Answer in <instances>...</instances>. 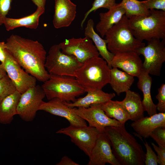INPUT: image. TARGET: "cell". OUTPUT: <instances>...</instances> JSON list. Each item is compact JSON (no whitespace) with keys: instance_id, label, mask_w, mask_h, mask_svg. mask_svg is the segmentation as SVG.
<instances>
[{"instance_id":"6da1fadb","label":"cell","mask_w":165,"mask_h":165,"mask_svg":"<svg viewBox=\"0 0 165 165\" xmlns=\"http://www.w3.org/2000/svg\"><path fill=\"white\" fill-rule=\"evenodd\" d=\"M5 49L27 73L44 82L50 74L45 67L46 52L37 41L12 34L6 39Z\"/></svg>"},{"instance_id":"7a4b0ae2","label":"cell","mask_w":165,"mask_h":165,"mask_svg":"<svg viewBox=\"0 0 165 165\" xmlns=\"http://www.w3.org/2000/svg\"><path fill=\"white\" fill-rule=\"evenodd\" d=\"M112 152L121 165H144L145 153L142 146L129 133L125 124L105 128Z\"/></svg>"},{"instance_id":"3957f363","label":"cell","mask_w":165,"mask_h":165,"mask_svg":"<svg viewBox=\"0 0 165 165\" xmlns=\"http://www.w3.org/2000/svg\"><path fill=\"white\" fill-rule=\"evenodd\" d=\"M147 15H134L129 18L134 36L141 42L153 38L165 39V11L149 9Z\"/></svg>"},{"instance_id":"277c9868","label":"cell","mask_w":165,"mask_h":165,"mask_svg":"<svg viewBox=\"0 0 165 165\" xmlns=\"http://www.w3.org/2000/svg\"><path fill=\"white\" fill-rule=\"evenodd\" d=\"M110 69L107 62L99 57L82 63L75 72V77L86 92L91 89H102L110 80Z\"/></svg>"},{"instance_id":"5b68a950","label":"cell","mask_w":165,"mask_h":165,"mask_svg":"<svg viewBox=\"0 0 165 165\" xmlns=\"http://www.w3.org/2000/svg\"><path fill=\"white\" fill-rule=\"evenodd\" d=\"M108 50L114 54L128 52H136L145 46L134 36L129 18L124 15L121 20L106 32L105 35Z\"/></svg>"},{"instance_id":"8992f818","label":"cell","mask_w":165,"mask_h":165,"mask_svg":"<svg viewBox=\"0 0 165 165\" xmlns=\"http://www.w3.org/2000/svg\"><path fill=\"white\" fill-rule=\"evenodd\" d=\"M47 99L57 98L63 102H73L86 92L74 76L50 74L41 86Z\"/></svg>"},{"instance_id":"52a82bcc","label":"cell","mask_w":165,"mask_h":165,"mask_svg":"<svg viewBox=\"0 0 165 165\" xmlns=\"http://www.w3.org/2000/svg\"><path fill=\"white\" fill-rule=\"evenodd\" d=\"M82 64L75 57L62 53L58 44L50 48L45 67L50 74L75 77V71Z\"/></svg>"},{"instance_id":"ba28073f","label":"cell","mask_w":165,"mask_h":165,"mask_svg":"<svg viewBox=\"0 0 165 165\" xmlns=\"http://www.w3.org/2000/svg\"><path fill=\"white\" fill-rule=\"evenodd\" d=\"M146 46L139 48L136 53L144 58L143 69L149 74L160 76L165 61V39L153 38L147 41Z\"/></svg>"},{"instance_id":"9c48e42d","label":"cell","mask_w":165,"mask_h":165,"mask_svg":"<svg viewBox=\"0 0 165 165\" xmlns=\"http://www.w3.org/2000/svg\"><path fill=\"white\" fill-rule=\"evenodd\" d=\"M69 136L71 141L89 157L100 133L93 127L70 125L56 132Z\"/></svg>"},{"instance_id":"30bf717a","label":"cell","mask_w":165,"mask_h":165,"mask_svg":"<svg viewBox=\"0 0 165 165\" xmlns=\"http://www.w3.org/2000/svg\"><path fill=\"white\" fill-rule=\"evenodd\" d=\"M58 44L62 53L75 57L82 64L90 59L99 55L93 42L87 36L66 39Z\"/></svg>"},{"instance_id":"8fae6325","label":"cell","mask_w":165,"mask_h":165,"mask_svg":"<svg viewBox=\"0 0 165 165\" xmlns=\"http://www.w3.org/2000/svg\"><path fill=\"white\" fill-rule=\"evenodd\" d=\"M45 96L40 85H36L29 88L21 94L17 108V115L25 121H32Z\"/></svg>"},{"instance_id":"7c38bea8","label":"cell","mask_w":165,"mask_h":165,"mask_svg":"<svg viewBox=\"0 0 165 165\" xmlns=\"http://www.w3.org/2000/svg\"><path fill=\"white\" fill-rule=\"evenodd\" d=\"M6 57L1 63L7 74L15 86L16 90L21 94L36 85L37 79L24 71L6 49Z\"/></svg>"},{"instance_id":"4fadbf2b","label":"cell","mask_w":165,"mask_h":165,"mask_svg":"<svg viewBox=\"0 0 165 165\" xmlns=\"http://www.w3.org/2000/svg\"><path fill=\"white\" fill-rule=\"evenodd\" d=\"M75 113L87 121L89 126L96 128L100 133L105 132V128L108 126L119 127L123 124L114 119L108 117L98 104L91 105L87 108H73Z\"/></svg>"},{"instance_id":"5bb4252c","label":"cell","mask_w":165,"mask_h":165,"mask_svg":"<svg viewBox=\"0 0 165 165\" xmlns=\"http://www.w3.org/2000/svg\"><path fill=\"white\" fill-rule=\"evenodd\" d=\"M89 158L88 165H121L112 152L111 142L105 132L99 134Z\"/></svg>"},{"instance_id":"9a60e30c","label":"cell","mask_w":165,"mask_h":165,"mask_svg":"<svg viewBox=\"0 0 165 165\" xmlns=\"http://www.w3.org/2000/svg\"><path fill=\"white\" fill-rule=\"evenodd\" d=\"M39 110L64 118L68 121L70 125L76 126L87 125L86 121L75 113L73 108L68 107L57 98L52 99L47 102L43 101L39 106Z\"/></svg>"},{"instance_id":"2e32d148","label":"cell","mask_w":165,"mask_h":165,"mask_svg":"<svg viewBox=\"0 0 165 165\" xmlns=\"http://www.w3.org/2000/svg\"><path fill=\"white\" fill-rule=\"evenodd\" d=\"M112 68H119L124 72L137 77L143 70V63L135 52H128L114 54L111 62Z\"/></svg>"},{"instance_id":"e0dca14e","label":"cell","mask_w":165,"mask_h":165,"mask_svg":"<svg viewBox=\"0 0 165 165\" xmlns=\"http://www.w3.org/2000/svg\"><path fill=\"white\" fill-rule=\"evenodd\" d=\"M53 23L57 29L69 26L75 19L76 5L71 0H54Z\"/></svg>"},{"instance_id":"ac0fdd59","label":"cell","mask_w":165,"mask_h":165,"mask_svg":"<svg viewBox=\"0 0 165 165\" xmlns=\"http://www.w3.org/2000/svg\"><path fill=\"white\" fill-rule=\"evenodd\" d=\"M131 126L136 136L148 138L152 131L160 126H165V113L160 112L149 117H143L132 123Z\"/></svg>"},{"instance_id":"d6986e66","label":"cell","mask_w":165,"mask_h":165,"mask_svg":"<svg viewBox=\"0 0 165 165\" xmlns=\"http://www.w3.org/2000/svg\"><path fill=\"white\" fill-rule=\"evenodd\" d=\"M125 13V9L120 3H116L108 12L99 13L100 21L96 28L102 38L104 37L109 29L121 20Z\"/></svg>"},{"instance_id":"ffe728a7","label":"cell","mask_w":165,"mask_h":165,"mask_svg":"<svg viewBox=\"0 0 165 165\" xmlns=\"http://www.w3.org/2000/svg\"><path fill=\"white\" fill-rule=\"evenodd\" d=\"M86 92L87 93L85 96L76 99L73 102H64L70 107L87 108L93 104L104 103L112 100L116 96L114 93H107L102 89L97 88L90 89Z\"/></svg>"},{"instance_id":"44dd1931","label":"cell","mask_w":165,"mask_h":165,"mask_svg":"<svg viewBox=\"0 0 165 165\" xmlns=\"http://www.w3.org/2000/svg\"><path fill=\"white\" fill-rule=\"evenodd\" d=\"M138 78L137 86L143 94L142 103L144 111L147 112L149 116L157 113L156 105L153 103L151 94L152 77L148 72L143 70Z\"/></svg>"},{"instance_id":"7402d4cb","label":"cell","mask_w":165,"mask_h":165,"mask_svg":"<svg viewBox=\"0 0 165 165\" xmlns=\"http://www.w3.org/2000/svg\"><path fill=\"white\" fill-rule=\"evenodd\" d=\"M45 11V8L37 7L36 10L33 13L22 18L17 19L6 17L3 24L8 31L22 27L35 29L38 26L40 16Z\"/></svg>"},{"instance_id":"603a6c76","label":"cell","mask_w":165,"mask_h":165,"mask_svg":"<svg viewBox=\"0 0 165 165\" xmlns=\"http://www.w3.org/2000/svg\"><path fill=\"white\" fill-rule=\"evenodd\" d=\"M21 94L17 91L7 96L0 102V123H10L17 115V108Z\"/></svg>"},{"instance_id":"cb8c5ba5","label":"cell","mask_w":165,"mask_h":165,"mask_svg":"<svg viewBox=\"0 0 165 165\" xmlns=\"http://www.w3.org/2000/svg\"><path fill=\"white\" fill-rule=\"evenodd\" d=\"M126 93L124 99L119 102L129 115L130 120L135 121L144 117V111L140 95L130 90Z\"/></svg>"},{"instance_id":"d4e9b609","label":"cell","mask_w":165,"mask_h":165,"mask_svg":"<svg viewBox=\"0 0 165 165\" xmlns=\"http://www.w3.org/2000/svg\"><path fill=\"white\" fill-rule=\"evenodd\" d=\"M94 27L93 20L91 19H89L85 28V36L88 37L92 40L99 55L107 62L111 69L112 68L111 66V62L114 54L108 50L107 46L106 40L103 39L95 32Z\"/></svg>"},{"instance_id":"484cf974","label":"cell","mask_w":165,"mask_h":165,"mask_svg":"<svg viewBox=\"0 0 165 165\" xmlns=\"http://www.w3.org/2000/svg\"><path fill=\"white\" fill-rule=\"evenodd\" d=\"M134 77L117 68H112L110 69L109 83L112 89L119 96L121 93L130 90L134 82Z\"/></svg>"},{"instance_id":"4316f807","label":"cell","mask_w":165,"mask_h":165,"mask_svg":"<svg viewBox=\"0 0 165 165\" xmlns=\"http://www.w3.org/2000/svg\"><path fill=\"white\" fill-rule=\"evenodd\" d=\"M98 104L108 117L114 119L122 124L130 120L129 115L119 101L111 100Z\"/></svg>"},{"instance_id":"83f0119b","label":"cell","mask_w":165,"mask_h":165,"mask_svg":"<svg viewBox=\"0 0 165 165\" xmlns=\"http://www.w3.org/2000/svg\"><path fill=\"white\" fill-rule=\"evenodd\" d=\"M120 3L125 10V15L128 18L134 15H147L150 12L142 5L141 1L122 0Z\"/></svg>"},{"instance_id":"f1b7e54d","label":"cell","mask_w":165,"mask_h":165,"mask_svg":"<svg viewBox=\"0 0 165 165\" xmlns=\"http://www.w3.org/2000/svg\"><path fill=\"white\" fill-rule=\"evenodd\" d=\"M16 90L14 84L7 74L0 79V102L5 97Z\"/></svg>"},{"instance_id":"f546056e","label":"cell","mask_w":165,"mask_h":165,"mask_svg":"<svg viewBox=\"0 0 165 165\" xmlns=\"http://www.w3.org/2000/svg\"><path fill=\"white\" fill-rule=\"evenodd\" d=\"M116 0H94L91 7L85 14L84 17L81 21L80 26L83 28V24L89 15L92 12H95L100 8H104L109 9L116 4Z\"/></svg>"},{"instance_id":"4dcf8cb0","label":"cell","mask_w":165,"mask_h":165,"mask_svg":"<svg viewBox=\"0 0 165 165\" xmlns=\"http://www.w3.org/2000/svg\"><path fill=\"white\" fill-rule=\"evenodd\" d=\"M150 137L158 146L165 147V126H160L155 128L151 133Z\"/></svg>"},{"instance_id":"1f68e13d","label":"cell","mask_w":165,"mask_h":165,"mask_svg":"<svg viewBox=\"0 0 165 165\" xmlns=\"http://www.w3.org/2000/svg\"><path fill=\"white\" fill-rule=\"evenodd\" d=\"M144 144L146 150V153H145L144 164L145 165H157V156L147 141H146Z\"/></svg>"},{"instance_id":"d6a6232c","label":"cell","mask_w":165,"mask_h":165,"mask_svg":"<svg viewBox=\"0 0 165 165\" xmlns=\"http://www.w3.org/2000/svg\"><path fill=\"white\" fill-rule=\"evenodd\" d=\"M141 3L148 9H155L165 11V0H146L141 1Z\"/></svg>"},{"instance_id":"836d02e7","label":"cell","mask_w":165,"mask_h":165,"mask_svg":"<svg viewBox=\"0 0 165 165\" xmlns=\"http://www.w3.org/2000/svg\"><path fill=\"white\" fill-rule=\"evenodd\" d=\"M156 98L158 100L157 110L160 112L165 113V84H162L158 89Z\"/></svg>"},{"instance_id":"e575fe53","label":"cell","mask_w":165,"mask_h":165,"mask_svg":"<svg viewBox=\"0 0 165 165\" xmlns=\"http://www.w3.org/2000/svg\"><path fill=\"white\" fill-rule=\"evenodd\" d=\"M12 0H0V26L2 25L11 9Z\"/></svg>"},{"instance_id":"d590c367","label":"cell","mask_w":165,"mask_h":165,"mask_svg":"<svg viewBox=\"0 0 165 165\" xmlns=\"http://www.w3.org/2000/svg\"><path fill=\"white\" fill-rule=\"evenodd\" d=\"M151 144L157 154L158 163L160 165H165V147L156 145L152 142Z\"/></svg>"},{"instance_id":"8d00e7d4","label":"cell","mask_w":165,"mask_h":165,"mask_svg":"<svg viewBox=\"0 0 165 165\" xmlns=\"http://www.w3.org/2000/svg\"><path fill=\"white\" fill-rule=\"evenodd\" d=\"M56 165H79V164L74 162L67 156L63 157L61 161Z\"/></svg>"},{"instance_id":"74e56055","label":"cell","mask_w":165,"mask_h":165,"mask_svg":"<svg viewBox=\"0 0 165 165\" xmlns=\"http://www.w3.org/2000/svg\"><path fill=\"white\" fill-rule=\"evenodd\" d=\"M5 43L4 42L0 41V61L1 63L4 62L6 57Z\"/></svg>"},{"instance_id":"f35d334b","label":"cell","mask_w":165,"mask_h":165,"mask_svg":"<svg viewBox=\"0 0 165 165\" xmlns=\"http://www.w3.org/2000/svg\"><path fill=\"white\" fill-rule=\"evenodd\" d=\"M37 7L45 8L46 2L47 0H31Z\"/></svg>"},{"instance_id":"ab89813d","label":"cell","mask_w":165,"mask_h":165,"mask_svg":"<svg viewBox=\"0 0 165 165\" xmlns=\"http://www.w3.org/2000/svg\"><path fill=\"white\" fill-rule=\"evenodd\" d=\"M7 74L6 72L4 67L3 64H0V79Z\"/></svg>"}]
</instances>
